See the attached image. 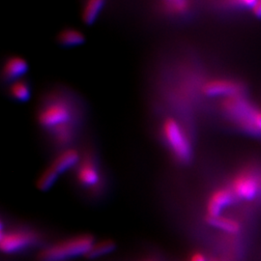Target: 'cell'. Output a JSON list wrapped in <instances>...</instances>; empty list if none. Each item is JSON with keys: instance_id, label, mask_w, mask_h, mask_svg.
I'll return each instance as SVG.
<instances>
[{"instance_id": "1", "label": "cell", "mask_w": 261, "mask_h": 261, "mask_svg": "<svg viewBox=\"0 0 261 261\" xmlns=\"http://www.w3.org/2000/svg\"><path fill=\"white\" fill-rule=\"evenodd\" d=\"M222 110L240 130L252 136H261V111L242 95L224 98Z\"/></svg>"}, {"instance_id": "21", "label": "cell", "mask_w": 261, "mask_h": 261, "mask_svg": "<svg viewBox=\"0 0 261 261\" xmlns=\"http://www.w3.org/2000/svg\"><path fill=\"white\" fill-rule=\"evenodd\" d=\"M190 261H207L205 255L201 252H195L192 254Z\"/></svg>"}, {"instance_id": "10", "label": "cell", "mask_w": 261, "mask_h": 261, "mask_svg": "<svg viewBox=\"0 0 261 261\" xmlns=\"http://www.w3.org/2000/svg\"><path fill=\"white\" fill-rule=\"evenodd\" d=\"M28 69V61L24 58L18 56H10L3 65L2 75L4 80L13 83L20 80L21 76L27 74Z\"/></svg>"}, {"instance_id": "14", "label": "cell", "mask_w": 261, "mask_h": 261, "mask_svg": "<svg viewBox=\"0 0 261 261\" xmlns=\"http://www.w3.org/2000/svg\"><path fill=\"white\" fill-rule=\"evenodd\" d=\"M205 220L207 224H210L211 226L216 227L218 229L225 231L227 233H238L241 229V225L238 222L222 216H217V217L206 216Z\"/></svg>"}, {"instance_id": "3", "label": "cell", "mask_w": 261, "mask_h": 261, "mask_svg": "<svg viewBox=\"0 0 261 261\" xmlns=\"http://www.w3.org/2000/svg\"><path fill=\"white\" fill-rule=\"evenodd\" d=\"M95 243L94 237L84 234L56 243L39 253V261H65L73 257L85 255Z\"/></svg>"}, {"instance_id": "15", "label": "cell", "mask_w": 261, "mask_h": 261, "mask_svg": "<svg viewBox=\"0 0 261 261\" xmlns=\"http://www.w3.org/2000/svg\"><path fill=\"white\" fill-rule=\"evenodd\" d=\"M55 142L59 146H66L71 143L75 138V128L72 123L57 126L50 130Z\"/></svg>"}, {"instance_id": "2", "label": "cell", "mask_w": 261, "mask_h": 261, "mask_svg": "<svg viewBox=\"0 0 261 261\" xmlns=\"http://www.w3.org/2000/svg\"><path fill=\"white\" fill-rule=\"evenodd\" d=\"M162 136L174 160L186 165L193 159V146L180 123L173 117H167L162 123Z\"/></svg>"}, {"instance_id": "20", "label": "cell", "mask_w": 261, "mask_h": 261, "mask_svg": "<svg viewBox=\"0 0 261 261\" xmlns=\"http://www.w3.org/2000/svg\"><path fill=\"white\" fill-rule=\"evenodd\" d=\"M251 10L256 18H261V1H255Z\"/></svg>"}, {"instance_id": "17", "label": "cell", "mask_w": 261, "mask_h": 261, "mask_svg": "<svg viewBox=\"0 0 261 261\" xmlns=\"http://www.w3.org/2000/svg\"><path fill=\"white\" fill-rule=\"evenodd\" d=\"M10 96L19 102H27L30 99L31 89L30 85L25 80L20 79L13 82L9 86Z\"/></svg>"}, {"instance_id": "4", "label": "cell", "mask_w": 261, "mask_h": 261, "mask_svg": "<svg viewBox=\"0 0 261 261\" xmlns=\"http://www.w3.org/2000/svg\"><path fill=\"white\" fill-rule=\"evenodd\" d=\"M73 111L70 103L56 99L45 103L37 113L38 123L41 127L51 130L57 126L72 123Z\"/></svg>"}, {"instance_id": "9", "label": "cell", "mask_w": 261, "mask_h": 261, "mask_svg": "<svg viewBox=\"0 0 261 261\" xmlns=\"http://www.w3.org/2000/svg\"><path fill=\"white\" fill-rule=\"evenodd\" d=\"M236 196H234L230 188H221L216 190L209 196V199L206 204L207 216L217 217L221 216L223 209L226 206L231 204Z\"/></svg>"}, {"instance_id": "6", "label": "cell", "mask_w": 261, "mask_h": 261, "mask_svg": "<svg viewBox=\"0 0 261 261\" xmlns=\"http://www.w3.org/2000/svg\"><path fill=\"white\" fill-rule=\"evenodd\" d=\"M260 188L259 180L251 172H241L234 178L230 190L236 198L251 200Z\"/></svg>"}, {"instance_id": "8", "label": "cell", "mask_w": 261, "mask_h": 261, "mask_svg": "<svg viewBox=\"0 0 261 261\" xmlns=\"http://www.w3.org/2000/svg\"><path fill=\"white\" fill-rule=\"evenodd\" d=\"M36 242V236L28 231H13L1 233L0 248L5 253H13L24 250Z\"/></svg>"}, {"instance_id": "22", "label": "cell", "mask_w": 261, "mask_h": 261, "mask_svg": "<svg viewBox=\"0 0 261 261\" xmlns=\"http://www.w3.org/2000/svg\"><path fill=\"white\" fill-rule=\"evenodd\" d=\"M259 185H260V188H261V180H259Z\"/></svg>"}, {"instance_id": "16", "label": "cell", "mask_w": 261, "mask_h": 261, "mask_svg": "<svg viewBox=\"0 0 261 261\" xmlns=\"http://www.w3.org/2000/svg\"><path fill=\"white\" fill-rule=\"evenodd\" d=\"M105 3L106 2L103 0L86 1L82 10V19L84 20V23L88 25L94 23L103 9Z\"/></svg>"}, {"instance_id": "18", "label": "cell", "mask_w": 261, "mask_h": 261, "mask_svg": "<svg viewBox=\"0 0 261 261\" xmlns=\"http://www.w3.org/2000/svg\"><path fill=\"white\" fill-rule=\"evenodd\" d=\"M116 249V244L112 240H103L101 242L94 243L90 251L86 254V257L95 259L103 256L106 254L112 253Z\"/></svg>"}, {"instance_id": "12", "label": "cell", "mask_w": 261, "mask_h": 261, "mask_svg": "<svg viewBox=\"0 0 261 261\" xmlns=\"http://www.w3.org/2000/svg\"><path fill=\"white\" fill-rule=\"evenodd\" d=\"M57 41L62 47H75L84 44L85 36L84 33L74 28L62 29L57 35Z\"/></svg>"}, {"instance_id": "23", "label": "cell", "mask_w": 261, "mask_h": 261, "mask_svg": "<svg viewBox=\"0 0 261 261\" xmlns=\"http://www.w3.org/2000/svg\"><path fill=\"white\" fill-rule=\"evenodd\" d=\"M213 261H215V260H213Z\"/></svg>"}, {"instance_id": "13", "label": "cell", "mask_w": 261, "mask_h": 261, "mask_svg": "<svg viewBox=\"0 0 261 261\" xmlns=\"http://www.w3.org/2000/svg\"><path fill=\"white\" fill-rule=\"evenodd\" d=\"M162 11L168 16H183L189 13L192 2L188 0H165L160 3Z\"/></svg>"}, {"instance_id": "11", "label": "cell", "mask_w": 261, "mask_h": 261, "mask_svg": "<svg viewBox=\"0 0 261 261\" xmlns=\"http://www.w3.org/2000/svg\"><path fill=\"white\" fill-rule=\"evenodd\" d=\"M81 155L77 150L75 148H66L60 152L50 166L56 169V171L61 174L64 173L68 169L77 166L81 162Z\"/></svg>"}, {"instance_id": "7", "label": "cell", "mask_w": 261, "mask_h": 261, "mask_svg": "<svg viewBox=\"0 0 261 261\" xmlns=\"http://www.w3.org/2000/svg\"><path fill=\"white\" fill-rule=\"evenodd\" d=\"M243 85L231 80L216 79L208 81L202 86V92L206 96L216 97L223 96L224 98L242 95Z\"/></svg>"}, {"instance_id": "5", "label": "cell", "mask_w": 261, "mask_h": 261, "mask_svg": "<svg viewBox=\"0 0 261 261\" xmlns=\"http://www.w3.org/2000/svg\"><path fill=\"white\" fill-rule=\"evenodd\" d=\"M102 174L91 154H84L76 168V180L80 185L95 190L102 186Z\"/></svg>"}, {"instance_id": "19", "label": "cell", "mask_w": 261, "mask_h": 261, "mask_svg": "<svg viewBox=\"0 0 261 261\" xmlns=\"http://www.w3.org/2000/svg\"><path fill=\"white\" fill-rule=\"evenodd\" d=\"M59 173L51 166L47 167L38 177L36 186L41 191H47L56 184Z\"/></svg>"}]
</instances>
